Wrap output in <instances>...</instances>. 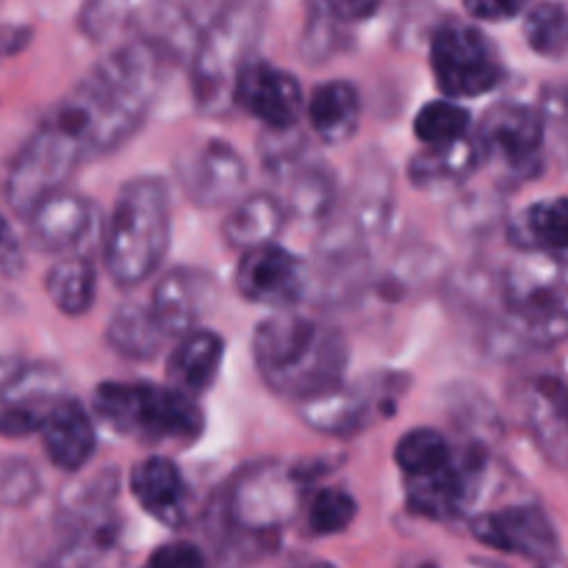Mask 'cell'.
<instances>
[{
  "mask_svg": "<svg viewBox=\"0 0 568 568\" xmlns=\"http://www.w3.org/2000/svg\"><path fill=\"white\" fill-rule=\"evenodd\" d=\"M233 105L258 120L266 131H286L297 128L305 111L303 87L292 72L270 64V61H250L233 83Z\"/></svg>",
  "mask_w": 568,
  "mask_h": 568,
  "instance_id": "8fae6325",
  "label": "cell"
},
{
  "mask_svg": "<svg viewBox=\"0 0 568 568\" xmlns=\"http://www.w3.org/2000/svg\"><path fill=\"white\" fill-rule=\"evenodd\" d=\"M392 178H388L386 166L369 164V170H361L355 178L353 197H349L344 220L366 239V242H377L386 233L388 222H392Z\"/></svg>",
  "mask_w": 568,
  "mask_h": 568,
  "instance_id": "484cf974",
  "label": "cell"
},
{
  "mask_svg": "<svg viewBox=\"0 0 568 568\" xmlns=\"http://www.w3.org/2000/svg\"><path fill=\"white\" fill-rule=\"evenodd\" d=\"M464 6L475 20L503 22V20H514V17L525 14L530 0H464Z\"/></svg>",
  "mask_w": 568,
  "mask_h": 568,
  "instance_id": "8d00e7d4",
  "label": "cell"
},
{
  "mask_svg": "<svg viewBox=\"0 0 568 568\" xmlns=\"http://www.w3.org/2000/svg\"><path fill=\"white\" fill-rule=\"evenodd\" d=\"M92 405L111 430L139 444H194L205 430L197 399L155 383H100Z\"/></svg>",
  "mask_w": 568,
  "mask_h": 568,
  "instance_id": "5b68a950",
  "label": "cell"
},
{
  "mask_svg": "<svg viewBox=\"0 0 568 568\" xmlns=\"http://www.w3.org/2000/svg\"><path fill=\"white\" fill-rule=\"evenodd\" d=\"M277 175L286 178V197L281 200L286 214L308 222H322L336 214V178L327 164L297 159Z\"/></svg>",
  "mask_w": 568,
  "mask_h": 568,
  "instance_id": "ffe728a7",
  "label": "cell"
},
{
  "mask_svg": "<svg viewBox=\"0 0 568 568\" xmlns=\"http://www.w3.org/2000/svg\"><path fill=\"white\" fill-rule=\"evenodd\" d=\"M253 358L272 392L308 403L344 383L349 344L338 327L277 311L255 327Z\"/></svg>",
  "mask_w": 568,
  "mask_h": 568,
  "instance_id": "7a4b0ae2",
  "label": "cell"
},
{
  "mask_svg": "<svg viewBox=\"0 0 568 568\" xmlns=\"http://www.w3.org/2000/svg\"><path fill=\"white\" fill-rule=\"evenodd\" d=\"M170 216V194L161 178H133L120 189L103 233V264L116 286H139L164 264L172 236Z\"/></svg>",
  "mask_w": 568,
  "mask_h": 568,
  "instance_id": "3957f363",
  "label": "cell"
},
{
  "mask_svg": "<svg viewBox=\"0 0 568 568\" xmlns=\"http://www.w3.org/2000/svg\"><path fill=\"white\" fill-rule=\"evenodd\" d=\"M175 170L186 197L200 209L233 203L247 186V164L239 150L222 139H209L183 150Z\"/></svg>",
  "mask_w": 568,
  "mask_h": 568,
  "instance_id": "30bf717a",
  "label": "cell"
},
{
  "mask_svg": "<svg viewBox=\"0 0 568 568\" xmlns=\"http://www.w3.org/2000/svg\"><path fill=\"white\" fill-rule=\"evenodd\" d=\"M358 516V503L344 488H322L308 503V530L314 536L344 532Z\"/></svg>",
  "mask_w": 568,
  "mask_h": 568,
  "instance_id": "d6a6232c",
  "label": "cell"
},
{
  "mask_svg": "<svg viewBox=\"0 0 568 568\" xmlns=\"http://www.w3.org/2000/svg\"><path fill=\"white\" fill-rule=\"evenodd\" d=\"M408 388V377L383 375L377 381L338 383L331 392L303 403L305 425L325 436H355L375 416H388Z\"/></svg>",
  "mask_w": 568,
  "mask_h": 568,
  "instance_id": "9c48e42d",
  "label": "cell"
},
{
  "mask_svg": "<svg viewBox=\"0 0 568 568\" xmlns=\"http://www.w3.org/2000/svg\"><path fill=\"white\" fill-rule=\"evenodd\" d=\"M166 55L148 39L111 50L67 98L42 116L6 172L3 194L26 216L64 189L72 172L136 133L159 94Z\"/></svg>",
  "mask_w": 568,
  "mask_h": 568,
  "instance_id": "6da1fadb",
  "label": "cell"
},
{
  "mask_svg": "<svg viewBox=\"0 0 568 568\" xmlns=\"http://www.w3.org/2000/svg\"><path fill=\"white\" fill-rule=\"evenodd\" d=\"M222 358H225V342L214 331L186 333L166 361V383L183 397L197 399L214 386Z\"/></svg>",
  "mask_w": 568,
  "mask_h": 568,
  "instance_id": "d6986e66",
  "label": "cell"
},
{
  "mask_svg": "<svg viewBox=\"0 0 568 568\" xmlns=\"http://www.w3.org/2000/svg\"><path fill=\"white\" fill-rule=\"evenodd\" d=\"M39 433L50 464L64 471H81L98 447L94 422L89 419L87 408L72 397H59L50 405Z\"/></svg>",
  "mask_w": 568,
  "mask_h": 568,
  "instance_id": "e0dca14e",
  "label": "cell"
},
{
  "mask_svg": "<svg viewBox=\"0 0 568 568\" xmlns=\"http://www.w3.org/2000/svg\"><path fill=\"white\" fill-rule=\"evenodd\" d=\"M28 236L42 253H75L89 236L94 209L83 194L53 192L26 216Z\"/></svg>",
  "mask_w": 568,
  "mask_h": 568,
  "instance_id": "2e32d148",
  "label": "cell"
},
{
  "mask_svg": "<svg viewBox=\"0 0 568 568\" xmlns=\"http://www.w3.org/2000/svg\"><path fill=\"white\" fill-rule=\"evenodd\" d=\"M44 292L50 303L67 316H83L94 305L98 297V272L89 255H81V250L67 253L59 258V264L50 266L44 277Z\"/></svg>",
  "mask_w": 568,
  "mask_h": 568,
  "instance_id": "4316f807",
  "label": "cell"
},
{
  "mask_svg": "<svg viewBox=\"0 0 568 568\" xmlns=\"http://www.w3.org/2000/svg\"><path fill=\"white\" fill-rule=\"evenodd\" d=\"M233 281L247 303L277 311H292L308 286L303 261L277 244L242 253Z\"/></svg>",
  "mask_w": 568,
  "mask_h": 568,
  "instance_id": "7c38bea8",
  "label": "cell"
},
{
  "mask_svg": "<svg viewBox=\"0 0 568 568\" xmlns=\"http://www.w3.org/2000/svg\"><path fill=\"white\" fill-rule=\"evenodd\" d=\"M166 333L155 322L150 305H122L109 322L105 342L128 361H153L164 349Z\"/></svg>",
  "mask_w": 568,
  "mask_h": 568,
  "instance_id": "83f0119b",
  "label": "cell"
},
{
  "mask_svg": "<svg viewBox=\"0 0 568 568\" xmlns=\"http://www.w3.org/2000/svg\"><path fill=\"white\" fill-rule=\"evenodd\" d=\"M508 242L519 253H547L564 258L568 247V203L555 197L549 203H532L508 220Z\"/></svg>",
  "mask_w": 568,
  "mask_h": 568,
  "instance_id": "7402d4cb",
  "label": "cell"
},
{
  "mask_svg": "<svg viewBox=\"0 0 568 568\" xmlns=\"http://www.w3.org/2000/svg\"><path fill=\"white\" fill-rule=\"evenodd\" d=\"M26 369V361L17 355H0V397L17 383V377Z\"/></svg>",
  "mask_w": 568,
  "mask_h": 568,
  "instance_id": "f35d334b",
  "label": "cell"
},
{
  "mask_svg": "<svg viewBox=\"0 0 568 568\" xmlns=\"http://www.w3.org/2000/svg\"><path fill=\"white\" fill-rule=\"evenodd\" d=\"M327 14L342 22H361L369 20L381 9V0H322Z\"/></svg>",
  "mask_w": 568,
  "mask_h": 568,
  "instance_id": "74e56055",
  "label": "cell"
},
{
  "mask_svg": "<svg viewBox=\"0 0 568 568\" xmlns=\"http://www.w3.org/2000/svg\"><path fill=\"white\" fill-rule=\"evenodd\" d=\"M286 209L275 194H250L233 205L231 214L222 222V239L231 250L247 253V250L275 244L281 231L286 227Z\"/></svg>",
  "mask_w": 568,
  "mask_h": 568,
  "instance_id": "44dd1931",
  "label": "cell"
},
{
  "mask_svg": "<svg viewBox=\"0 0 568 568\" xmlns=\"http://www.w3.org/2000/svg\"><path fill=\"white\" fill-rule=\"evenodd\" d=\"M264 28V0H231L214 11L192 48V92L200 111L225 114L233 83L253 61Z\"/></svg>",
  "mask_w": 568,
  "mask_h": 568,
  "instance_id": "277c9868",
  "label": "cell"
},
{
  "mask_svg": "<svg viewBox=\"0 0 568 568\" xmlns=\"http://www.w3.org/2000/svg\"><path fill=\"white\" fill-rule=\"evenodd\" d=\"M311 128L327 144H344L361 122V94L349 81H327L311 92L305 105Z\"/></svg>",
  "mask_w": 568,
  "mask_h": 568,
  "instance_id": "603a6c76",
  "label": "cell"
},
{
  "mask_svg": "<svg viewBox=\"0 0 568 568\" xmlns=\"http://www.w3.org/2000/svg\"><path fill=\"white\" fill-rule=\"evenodd\" d=\"M430 67L447 98H480L505 81V64L491 39L466 22H447L433 33Z\"/></svg>",
  "mask_w": 568,
  "mask_h": 568,
  "instance_id": "ba28073f",
  "label": "cell"
},
{
  "mask_svg": "<svg viewBox=\"0 0 568 568\" xmlns=\"http://www.w3.org/2000/svg\"><path fill=\"white\" fill-rule=\"evenodd\" d=\"M26 270V250L11 222L0 214V275L20 277Z\"/></svg>",
  "mask_w": 568,
  "mask_h": 568,
  "instance_id": "d590c367",
  "label": "cell"
},
{
  "mask_svg": "<svg viewBox=\"0 0 568 568\" xmlns=\"http://www.w3.org/2000/svg\"><path fill=\"white\" fill-rule=\"evenodd\" d=\"M216 281L205 270L178 266L170 270L155 286L150 311L166 336H186L197 322L214 308Z\"/></svg>",
  "mask_w": 568,
  "mask_h": 568,
  "instance_id": "5bb4252c",
  "label": "cell"
},
{
  "mask_svg": "<svg viewBox=\"0 0 568 568\" xmlns=\"http://www.w3.org/2000/svg\"><path fill=\"white\" fill-rule=\"evenodd\" d=\"M547 136L541 111L521 103H497L483 116L475 142L483 164L497 172L499 183L519 186L547 166Z\"/></svg>",
  "mask_w": 568,
  "mask_h": 568,
  "instance_id": "8992f818",
  "label": "cell"
},
{
  "mask_svg": "<svg viewBox=\"0 0 568 568\" xmlns=\"http://www.w3.org/2000/svg\"><path fill=\"white\" fill-rule=\"evenodd\" d=\"M527 44L538 55L560 59L566 53V9L558 0H547L527 11L525 17Z\"/></svg>",
  "mask_w": 568,
  "mask_h": 568,
  "instance_id": "1f68e13d",
  "label": "cell"
},
{
  "mask_svg": "<svg viewBox=\"0 0 568 568\" xmlns=\"http://www.w3.org/2000/svg\"><path fill=\"white\" fill-rule=\"evenodd\" d=\"M503 214L505 211L497 194L469 192L449 205L447 225L455 236L477 239V236H486V233L503 220Z\"/></svg>",
  "mask_w": 568,
  "mask_h": 568,
  "instance_id": "4dcf8cb0",
  "label": "cell"
},
{
  "mask_svg": "<svg viewBox=\"0 0 568 568\" xmlns=\"http://www.w3.org/2000/svg\"><path fill=\"white\" fill-rule=\"evenodd\" d=\"M128 488H131L139 508L161 525L183 527L192 516L189 483L170 458L153 455V458L139 460L128 477Z\"/></svg>",
  "mask_w": 568,
  "mask_h": 568,
  "instance_id": "9a60e30c",
  "label": "cell"
},
{
  "mask_svg": "<svg viewBox=\"0 0 568 568\" xmlns=\"http://www.w3.org/2000/svg\"><path fill=\"white\" fill-rule=\"evenodd\" d=\"M308 475L281 464H255L239 475L227 499V519L247 536L281 532L303 508Z\"/></svg>",
  "mask_w": 568,
  "mask_h": 568,
  "instance_id": "52a82bcc",
  "label": "cell"
},
{
  "mask_svg": "<svg viewBox=\"0 0 568 568\" xmlns=\"http://www.w3.org/2000/svg\"><path fill=\"white\" fill-rule=\"evenodd\" d=\"M471 532L486 547L508 555H521L536 564L560 558V541L552 519L538 505H510V508L483 514L471 521Z\"/></svg>",
  "mask_w": 568,
  "mask_h": 568,
  "instance_id": "4fadbf2b",
  "label": "cell"
},
{
  "mask_svg": "<svg viewBox=\"0 0 568 568\" xmlns=\"http://www.w3.org/2000/svg\"><path fill=\"white\" fill-rule=\"evenodd\" d=\"M471 114L455 100H430L419 109L414 120V133L425 148L458 142L469 136Z\"/></svg>",
  "mask_w": 568,
  "mask_h": 568,
  "instance_id": "f546056e",
  "label": "cell"
},
{
  "mask_svg": "<svg viewBox=\"0 0 568 568\" xmlns=\"http://www.w3.org/2000/svg\"><path fill=\"white\" fill-rule=\"evenodd\" d=\"M297 568H336L333 564H325V560H311V564H303Z\"/></svg>",
  "mask_w": 568,
  "mask_h": 568,
  "instance_id": "ab89813d",
  "label": "cell"
},
{
  "mask_svg": "<svg viewBox=\"0 0 568 568\" xmlns=\"http://www.w3.org/2000/svg\"><path fill=\"white\" fill-rule=\"evenodd\" d=\"M538 568H564V560L555 558V560H549V564H538Z\"/></svg>",
  "mask_w": 568,
  "mask_h": 568,
  "instance_id": "60d3db41",
  "label": "cell"
},
{
  "mask_svg": "<svg viewBox=\"0 0 568 568\" xmlns=\"http://www.w3.org/2000/svg\"><path fill=\"white\" fill-rule=\"evenodd\" d=\"M410 568H438V566H433V564H416V566H410Z\"/></svg>",
  "mask_w": 568,
  "mask_h": 568,
  "instance_id": "b9f144b4",
  "label": "cell"
},
{
  "mask_svg": "<svg viewBox=\"0 0 568 568\" xmlns=\"http://www.w3.org/2000/svg\"><path fill=\"white\" fill-rule=\"evenodd\" d=\"M455 455H458V447L433 427L408 430L399 438L397 449H394V458H397L403 477H422L444 469V466L453 464Z\"/></svg>",
  "mask_w": 568,
  "mask_h": 568,
  "instance_id": "f1b7e54d",
  "label": "cell"
},
{
  "mask_svg": "<svg viewBox=\"0 0 568 568\" xmlns=\"http://www.w3.org/2000/svg\"><path fill=\"white\" fill-rule=\"evenodd\" d=\"M142 568H205V555L189 541H172L155 549Z\"/></svg>",
  "mask_w": 568,
  "mask_h": 568,
  "instance_id": "e575fe53",
  "label": "cell"
},
{
  "mask_svg": "<svg viewBox=\"0 0 568 568\" xmlns=\"http://www.w3.org/2000/svg\"><path fill=\"white\" fill-rule=\"evenodd\" d=\"M53 399H6L0 403V436L3 438H28L42 430Z\"/></svg>",
  "mask_w": 568,
  "mask_h": 568,
  "instance_id": "836d02e7",
  "label": "cell"
},
{
  "mask_svg": "<svg viewBox=\"0 0 568 568\" xmlns=\"http://www.w3.org/2000/svg\"><path fill=\"white\" fill-rule=\"evenodd\" d=\"M120 549V521L109 514L70 527L64 547L44 568H111Z\"/></svg>",
  "mask_w": 568,
  "mask_h": 568,
  "instance_id": "d4e9b609",
  "label": "cell"
},
{
  "mask_svg": "<svg viewBox=\"0 0 568 568\" xmlns=\"http://www.w3.org/2000/svg\"><path fill=\"white\" fill-rule=\"evenodd\" d=\"M521 416L532 442L555 466H566V381L564 375H541L521 397Z\"/></svg>",
  "mask_w": 568,
  "mask_h": 568,
  "instance_id": "ac0fdd59",
  "label": "cell"
},
{
  "mask_svg": "<svg viewBox=\"0 0 568 568\" xmlns=\"http://www.w3.org/2000/svg\"><path fill=\"white\" fill-rule=\"evenodd\" d=\"M483 164L475 136L425 148L408 161V178L419 189H447L464 183Z\"/></svg>",
  "mask_w": 568,
  "mask_h": 568,
  "instance_id": "cb8c5ba5",
  "label": "cell"
}]
</instances>
